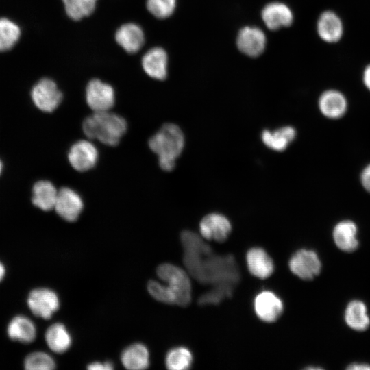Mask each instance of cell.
Returning <instances> with one entry per match:
<instances>
[{
	"instance_id": "obj_14",
	"label": "cell",
	"mask_w": 370,
	"mask_h": 370,
	"mask_svg": "<svg viewBox=\"0 0 370 370\" xmlns=\"http://www.w3.org/2000/svg\"><path fill=\"white\" fill-rule=\"evenodd\" d=\"M266 43L264 33L256 27H245L239 31L237 36L236 44L238 49L250 57L260 56L264 51Z\"/></svg>"
},
{
	"instance_id": "obj_11",
	"label": "cell",
	"mask_w": 370,
	"mask_h": 370,
	"mask_svg": "<svg viewBox=\"0 0 370 370\" xmlns=\"http://www.w3.org/2000/svg\"><path fill=\"white\" fill-rule=\"evenodd\" d=\"M199 230L204 238L222 243L227 240L231 232L232 225L224 215L210 213L201 219Z\"/></svg>"
},
{
	"instance_id": "obj_24",
	"label": "cell",
	"mask_w": 370,
	"mask_h": 370,
	"mask_svg": "<svg viewBox=\"0 0 370 370\" xmlns=\"http://www.w3.org/2000/svg\"><path fill=\"white\" fill-rule=\"evenodd\" d=\"M9 337L23 343H30L36 336V329L34 323L24 316L13 318L8 326Z\"/></svg>"
},
{
	"instance_id": "obj_16",
	"label": "cell",
	"mask_w": 370,
	"mask_h": 370,
	"mask_svg": "<svg viewBox=\"0 0 370 370\" xmlns=\"http://www.w3.org/2000/svg\"><path fill=\"white\" fill-rule=\"evenodd\" d=\"M343 319L346 325L356 332H365L370 326L367 306L360 299H352L346 304Z\"/></svg>"
},
{
	"instance_id": "obj_37",
	"label": "cell",
	"mask_w": 370,
	"mask_h": 370,
	"mask_svg": "<svg viewBox=\"0 0 370 370\" xmlns=\"http://www.w3.org/2000/svg\"><path fill=\"white\" fill-rule=\"evenodd\" d=\"M362 81L366 88L370 90V64L365 68L363 72Z\"/></svg>"
},
{
	"instance_id": "obj_23",
	"label": "cell",
	"mask_w": 370,
	"mask_h": 370,
	"mask_svg": "<svg viewBox=\"0 0 370 370\" xmlns=\"http://www.w3.org/2000/svg\"><path fill=\"white\" fill-rule=\"evenodd\" d=\"M296 136V130L291 126H284L273 132L264 130L261 138L264 144L272 150L284 151Z\"/></svg>"
},
{
	"instance_id": "obj_2",
	"label": "cell",
	"mask_w": 370,
	"mask_h": 370,
	"mask_svg": "<svg viewBox=\"0 0 370 370\" xmlns=\"http://www.w3.org/2000/svg\"><path fill=\"white\" fill-rule=\"evenodd\" d=\"M149 146L158 155L160 168L170 171L174 169L175 160L183 151L184 134L177 125L165 123L151 137Z\"/></svg>"
},
{
	"instance_id": "obj_3",
	"label": "cell",
	"mask_w": 370,
	"mask_h": 370,
	"mask_svg": "<svg viewBox=\"0 0 370 370\" xmlns=\"http://www.w3.org/2000/svg\"><path fill=\"white\" fill-rule=\"evenodd\" d=\"M127 122L122 116L105 112H96L83 122L82 129L90 139H97L102 143L115 146L127 130Z\"/></svg>"
},
{
	"instance_id": "obj_31",
	"label": "cell",
	"mask_w": 370,
	"mask_h": 370,
	"mask_svg": "<svg viewBox=\"0 0 370 370\" xmlns=\"http://www.w3.org/2000/svg\"><path fill=\"white\" fill-rule=\"evenodd\" d=\"M146 6L155 17L164 19L173 14L176 7V0H147Z\"/></svg>"
},
{
	"instance_id": "obj_12",
	"label": "cell",
	"mask_w": 370,
	"mask_h": 370,
	"mask_svg": "<svg viewBox=\"0 0 370 370\" xmlns=\"http://www.w3.org/2000/svg\"><path fill=\"white\" fill-rule=\"evenodd\" d=\"M68 158L71 165L75 170L86 171L96 164L98 159V151L90 142L81 140L71 147Z\"/></svg>"
},
{
	"instance_id": "obj_20",
	"label": "cell",
	"mask_w": 370,
	"mask_h": 370,
	"mask_svg": "<svg viewBox=\"0 0 370 370\" xmlns=\"http://www.w3.org/2000/svg\"><path fill=\"white\" fill-rule=\"evenodd\" d=\"M246 260L249 271L255 277L266 279L274 271V264L269 254L260 247H254L247 253Z\"/></svg>"
},
{
	"instance_id": "obj_26",
	"label": "cell",
	"mask_w": 370,
	"mask_h": 370,
	"mask_svg": "<svg viewBox=\"0 0 370 370\" xmlns=\"http://www.w3.org/2000/svg\"><path fill=\"white\" fill-rule=\"evenodd\" d=\"M58 192L51 182L47 180L38 181L32 189V202L40 209L49 211L55 206Z\"/></svg>"
},
{
	"instance_id": "obj_30",
	"label": "cell",
	"mask_w": 370,
	"mask_h": 370,
	"mask_svg": "<svg viewBox=\"0 0 370 370\" xmlns=\"http://www.w3.org/2000/svg\"><path fill=\"white\" fill-rule=\"evenodd\" d=\"M24 366L27 370H51L56 368V362L45 352H35L25 358Z\"/></svg>"
},
{
	"instance_id": "obj_39",
	"label": "cell",
	"mask_w": 370,
	"mask_h": 370,
	"mask_svg": "<svg viewBox=\"0 0 370 370\" xmlns=\"http://www.w3.org/2000/svg\"><path fill=\"white\" fill-rule=\"evenodd\" d=\"M1 170H2V164H1V162L0 161V173L1 172Z\"/></svg>"
},
{
	"instance_id": "obj_4",
	"label": "cell",
	"mask_w": 370,
	"mask_h": 370,
	"mask_svg": "<svg viewBox=\"0 0 370 370\" xmlns=\"http://www.w3.org/2000/svg\"><path fill=\"white\" fill-rule=\"evenodd\" d=\"M156 273L159 278L166 283L175 305L184 307L190 304L191 283L185 271L172 264L164 263L158 267Z\"/></svg>"
},
{
	"instance_id": "obj_6",
	"label": "cell",
	"mask_w": 370,
	"mask_h": 370,
	"mask_svg": "<svg viewBox=\"0 0 370 370\" xmlns=\"http://www.w3.org/2000/svg\"><path fill=\"white\" fill-rule=\"evenodd\" d=\"M31 96L35 106L45 112L55 110L62 100V94L56 84L48 78L40 79L34 86Z\"/></svg>"
},
{
	"instance_id": "obj_17",
	"label": "cell",
	"mask_w": 370,
	"mask_h": 370,
	"mask_svg": "<svg viewBox=\"0 0 370 370\" xmlns=\"http://www.w3.org/2000/svg\"><path fill=\"white\" fill-rule=\"evenodd\" d=\"M262 18L269 29L277 30L291 25L293 21V14L286 4L273 2L263 8Z\"/></svg>"
},
{
	"instance_id": "obj_7",
	"label": "cell",
	"mask_w": 370,
	"mask_h": 370,
	"mask_svg": "<svg viewBox=\"0 0 370 370\" xmlns=\"http://www.w3.org/2000/svg\"><path fill=\"white\" fill-rule=\"evenodd\" d=\"M60 299L53 291L47 288L32 290L27 297V305L36 317L49 319L59 309Z\"/></svg>"
},
{
	"instance_id": "obj_38",
	"label": "cell",
	"mask_w": 370,
	"mask_h": 370,
	"mask_svg": "<svg viewBox=\"0 0 370 370\" xmlns=\"http://www.w3.org/2000/svg\"><path fill=\"white\" fill-rule=\"evenodd\" d=\"M5 273L3 264L0 262V282L3 280Z\"/></svg>"
},
{
	"instance_id": "obj_18",
	"label": "cell",
	"mask_w": 370,
	"mask_h": 370,
	"mask_svg": "<svg viewBox=\"0 0 370 370\" xmlns=\"http://www.w3.org/2000/svg\"><path fill=\"white\" fill-rule=\"evenodd\" d=\"M167 64V54L161 47H153L149 49L142 58V66L145 72L155 79H166Z\"/></svg>"
},
{
	"instance_id": "obj_32",
	"label": "cell",
	"mask_w": 370,
	"mask_h": 370,
	"mask_svg": "<svg viewBox=\"0 0 370 370\" xmlns=\"http://www.w3.org/2000/svg\"><path fill=\"white\" fill-rule=\"evenodd\" d=\"M234 288L230 286H216L202 295L199 299V304H219L224 299L232 296Z\"/></svg>"
},
{
	"instance_id": "obj_8",
	"label": "cell",
	"mask_w": 370,
	"mask_h": 370,
	"mask_svg": "<svg viewBox=\"0 0 370 370\" xmlns=\"http://www.w3.org/2000/svg\"><path fill=\"white\" fill-rule=\"evenodd\" d=\"M86 99L95 112L108 111L114 103V91L110 84L93 79L87 84Z\"/></svg>"
},
{
	"instance_id": "obj_28",
	"label": "cell",
	"mask_w": 370,
	"mask_h": 370,
	"mask_svg": "<svg viewBox=\"0 0 370 370\" xmlns=\"http://www.w3.org/2000/svg\"><path fill=\"white\" fill-rule=\"evenodd\" d=\"M21 36L19 27L5 18H0V51H5L14 47Z\"/></svg>"
},
{
	"instance_id": "obj_36",
	"label": "cell",
	"mask_w": 370,
	"mask_h": 370,
	"mask_svg": "<svg viewBox=\"0 0 370 370\" xmlns=\"http://www.w3.org/2000/svg\"><path fill=\"white\" fill-rule=\"evenodd\" d=\"M347 370H370V363L363 361L352 362L346 366Z\"/></svg>"
},
{
	"instance_id": "obj_10",
	"label": "cell",
	"mask_w": 370,
	"mask_h": 370,
	"mask_svg": "<svg viewBox=\"0 0 370 370\" xmlns=\"http://www.w3.org/2000/svg\"><path fill=\"white\" fill-rule=\"evenodd\" d=\"M358 228L350 219H343L333 227L332 237L335 246L345 253H352L359 247Z\"/></svg>"
},
{
	"instance_id": "obj_33",
	"label": "cell",
	"mask_w": 370,
	"mask_h": 370,
	"mask_svg": "<svg viewBox=\"0 0 370 370\" xmlns=\"http://www.w3.org/2000/svg\"><path fill=\"white\" fill-rule=\"evenodd\" d=\"M147 290L155 299L165 304H174L173 299L166 285L150 280L147 284Z\"/></svg>"
},
{
	"instance_id": "obj_1",
	"label": "cell",
	"mask_w": 370,
	"mask_h": 370,
	"mask_svg": "<svg viewBox=\"0 0 370 370\" xmlns=\"http://www.w3.org/2000/svg\"><path fill=\"white\" fill-rule=\"evenodd\" d=\"M184 249L183 262L199 283L234 288L240 280V272L232 255L219 256L196 233L185 230L181 234Z\"/></svg>"
},
{
	"instance_id": "obj_35",
	"label": "cell",
	"mask_w": 370,
	"mask_h": 370,
	"mask_svg": "<svg viewBox=\"0 0 370 370\" xmlns=\"http://www.w3.org/2000/svg\"><path fill=\"white\" fill-rule=\"evenodd\" d=\"M89 370H111L114 369V364L110 361L93 362L88 365Z\"/></svg>"
},
{
	"instance_id": "obj_34",
	"label": "cell",
	"mask_w": 370,
	"mask_h": 370,
	"mask_svg": "<svg viewBox=\"0 0 370 370\" xmlns=\"http://www.w3.org/2000/svg\"><path fill=\"white\" fill-rule=\"evenodd\" d=\"M360 180L363 188L370 193V164L362 169L360 175Z\"/></svg>"
},
{
	"instance_id": "obj_5",
	"label": "cell",
	"mask_w": 370,
	"mask_h": 370,
	"mask_svg": "<svg viewBox=\"0 0 370 370\" xmlns=\"http://www.w3.org/2000/svg\"><path fill=\"white\" fill-rule=\"evenodd\" d=\"M288 266L295 275L305 281L314 279L322 269L321 260L317 252L305 248L298 249L291 256Z\"/></svg>"
},
{
	"instance_id": "obj_13",
	"label": "cell",
	"mask_w": 370,
	"mask_h": 370,
	"mask_svg": "<svg viewBox=\"0 0 370 370\" xmlns=\"http://www.w3.org/2000/svg\"><path fill=\"white\" fill-rule=\"evenodd\" d=\"M254 306L256 315L267 323L277 321L284 308L280 298L269 291L259 293L254 299Z\"/></svg>"
},
{
	"instance_id": "obj_25",
	"label": "cell",
	"mask_w": 370,
	"mask_h": 370,
	"mask_svg": "<svg viewBox=\"0 0 370 370\" xmlns=\"http://www.w3.org/2000/svg\"><path fill=\"white\" fill-rule=\"evenodd\" d=\"M45 338L48 347L58 354L66 352L72 344L71 334L61 323L50 325L45 332Z\"/></svg>"
},
{
	"instance_id": "obj_29",
	"label": "cell",
	"mask_w": 370,
	"mask_h": 370,
	"mask_svg": "<svg viewBox=\"0 0 370 370\" xmlns=\"http://www.w3.org/2000/svg\"><path fill=\"white\" fill-rule=\"evenodd\" d=\"M67 16L79 21L92 14L97 0H62Z\"/></svg>"
},
{
	"instance_id": "obj_27",
	"label": "cell",
	"mask_w": 370,
	"mask_h": 370,
	"mask_svg": "<svg viewBox=\"0 0 370 370\" xmlns=\"http://www.w3.org/2000/svg\"><path fill=\"white\" fill-rule=\"evenodd\" d=\"M192 362V354L184 347H177L170 349L165 358L166 367L170 370L188 369Z\"/></svg>"
},
{
	"instance_id": "obj_21",
	"label": "cell",
	"mask_w": 370,
	"mask_h": 370,
	"mask_svg": "<svg viewBox=\"0 0 370 370\" xmlns=\"http://www.w3.org/2000/svg\"><path fill=\"white\" fill-rule=\"evenodd\" d=\"M317 28L319 37L325 42L330 43L338 42L343 33L341 18L332 11H325L320 15Z\"/></svg>"
},
{
	"instance_id": "obj_22",
	"label": "cell",
	"mask_w": 370,
	"mask_h": 370,
	"mask_svg": "<svg viewBox=\"0 0 370 370\" xmlns=\"http://www.w3.org/2000/svg\"><path fill=\"white\" fill-rule=\"evenodd\" d=\"M121 360L127 369H145L150 365L149 352L144 344L134 343L123 349Z\"/></svg>"
},
{
	"instance_id": "obj_19",
	"label": "cell",
	"mask_w": 370,
	"mask_h": 370,
	"mask_svg": "<svg viewBox=\"0 0 370 370\" xmlns=\"http://www.w3.org/2000/svg\"><path fill=\"white\" fill-rule=\"evenodd\" d=\"M115 39L116 42L129 53L138 52L145 42L143 31L135 23L121 25L116 32Z\"/></svg>"
},
{
	"instance_id": "obj_9",
	"label": "cell",
	"mask_w": 370,
	"mask_h": 370,
	"mask_svg": "<svg viewBox=\"0 0 370 370\" xmlns=\"http://www.w3.org/2000/svg\"><path fill=\"white\" fill-rule=\"evenodd\" d=\"M83 207V201L75 190L68 187L58 190L54 208L61 218L69 222H74L79 217Z\"/></svg>"
},
{
	"instance_id": "obj_15",
	"label": "cell",
	"mask_w": 370,
	"mask_h": 370,
	"mask_svg": "<svg viewBox=\"0 0 370 370\" xmlns=\"http://www.w3.org/2000/svg\"><path fill=\"white\" fill-rule=\"evenodd\" d=\"M318 106L321 114L330 119H338L344 116L348 108L345 95L337 90L324 91L319 97Z\"/></svg>"
}]
</instances>
